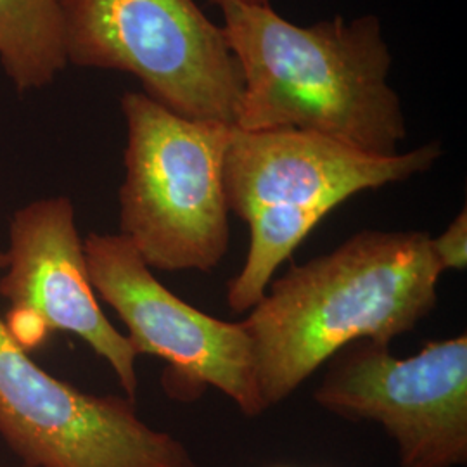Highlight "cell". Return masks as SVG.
Wrapping results in <instances>:
<instances>
[{
  "label": "cell",
  "mask_w": 467,
  "mask_h": 467,
  "mask_svg": "<svg viewBox=\"0 0 467 467\" xmlns=\"http://www.w3.org/2000/svg\"><path fill=\"white\" fill-rule=\"evenodd\" d=\"M441 274L430 234L362 231L272 281L241 320L265 410L351 343L389 347L414 331L438 303Z\"/></svg>",
  "instance_id": "1"
},
{
  "label": "cell",
  "mask_w": 467,
  "mask_h": 467,
  "mask_svg": "<svg viewBox=\"0 0 467 467\" xmlns=\"http://www.w3.org/2000/svg\"><path fill=\"white\" fill-rule=\"evenodd\" d=\"M223 35L243 77L241 130H301L376 156L399 154L407 125L388 84L391 52L379 17L312 26L270 4L223 2Z\"/></svg>",
  "instance_id": "2"
},
{
  "label": "cell",
  "mask_w": 467,
  "mask_h": 467,
  "mask_svg": "<svg viewBox=\"0 0 467 467\" xmlns=\"http://www.w3.org/2000/svg\"><path fill=\"white\" fill-rule=\"evenodd\" d=\"M440 156L438 142L376 156L312 132L233 127L222 182L229 213L250 227V248L227 285L229 308L250 312L265 296L279 265L341 202L405 182L433 168Z\"/></svg>",
  "instance_id": "3"
},
{
  "label": "cell",
  "mask_w": 467,
  "mask_h": 467,
  "mask_svg": "<svg viewBox=\"0 0 467 467\" xmlns=\"http://www.w3.org/2000/svg\"><path fill=\"white\" fill-rule=\"evenodd\" d=\"M119 234L150 270L212 272L231 243L222 168L231 125L181 117L125 92Z\"/></svg>",
  "instance_id": "4"
},
{
  "label": "cell",
  "mask_w": 467,
  "mask_h": 467,
  "mask_svg": "<svg viewBox=\"0 0 467 467\" xmlns=\"http://www.w3.org/2000/svg\"><path fill=\"white\" fill-rule=\"evenodd\" d=\"M67 67L130 73L170 111L235 127L241 69L196 0H63Z\"/></svg>",
  "instance_id": "5"
},
{
  "label": "cell",
  "mask_w": 467,
  "mask_h": 467,
  "mask_svg": "<svg viewBox=\"0 0 467 467\" xmlns=\"http://www.w3.org/2000/svg\"><path fill=\"white\" fill-rule=\"evenodd\" d=\"M84 248L96 295L121 318L135 353L154 355L167 364L168 397L196 400L212 386L246 418L265 412L243 322L212 317L181 300L121 234H88Z\"/></svg>",
  "instance_id": "6"
},
{
  "label": "cell",
  "mask_w": 467,
  "mask_h": 467,
  "mask_svg": "<svg viewBox=\"0 0 467 467\" xmlns=\"http://www.w3.org/2000/svg\"><path fill=\"white\" fill-rule=\"evenodd\" d=\"M0 438L21 467H198L181 440L139 418L135 401L87 393L38 366L2 316Z\"/></svg>",
  "instance_id": "7"
},
{
  "label": "cell",
  "mask_w": 467,
  "mask_h": 467,
  "mask_svg": "<svg viewBox=\"0 0 467 467\" xmlns=\"http://www.w3.org/2000/svg\"><path fill=\"white\" fill-rule=\"evenodd\" d=\"M314 399L351 422H376L395 441L400 467L467 462V336L430 341L407 358L355 341L326 362Z\"/></svg>",
  "instance_id": "8"
},
{
  "label": "cell",
  "mask_w": 467,
  "mask_h": 467,
  "mask_svg": "<svg viewBox=\"0 0 467 467\" xmlns=\"http://www.w3.org/2000/svg\"><path fill=\"white\" fill-rule=\"evenodd\" d=\"M4 254L0 298L9 308L2 318L17 343L30 351L52 333L73 334L106 360L125 397L135 401L139 355L100 308L73 201L50 196L21 206L11 218Z\"/></svg>",
  "instance_id": "9"
},
{
  "label": "cell",
  "mask_w": 467,
  "mask_h": 467,
  "mask_svg": "<svg viewBox=\"0 0 467 467\" xmlns=\"http://www.w3.org/2000/svg\"><path fill=\"white\" fill-rule=\"evenodd\" d=\"M0 65L19 94L56 82L67 67L63 0H0Z\"/></svg>",
  "instance_id": "10"
},
{
  "label": "cell",
  "mask_w": 467,
  "mask_h": 467,
  "mask_svg": "<svg viewBox=\"0 0 467 467\" xmlns=\"http://www.w3.org/2000/svg\"><path fill=\"white\" fill-rule=\"evenodd\" d=\"M434 260L441 272L464 270L467 267V212L466 208L453 218L451 225L431 237Z\"/></svg>",
  "instance_id": "11"
},
{
  "label": "cell",
  "mask_w": 467,
  "mask_h": 467,
  "mask_svg": "<svg viewBox=\"0 0 467 467\" xmlns=\"http://www.w3.org/2000/svg\"><path fill=\"white\" fill-rule=\"evenodd\" d=\"M213 4H223V2H243V4H268V0H210Z\"/></svg>",
  "instance_id": "12"
}]
</instances>
